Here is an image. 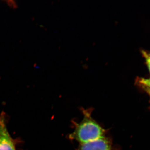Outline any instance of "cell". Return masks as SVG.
Listing matches in <instances>:
<instances>
[{
  "instance_id": "5b68a950",
  "label": "cell",
  "mask_w": 150,
  "mask_h": 150,
  "mask_svg": "<svg viewBox=\"0 0 150 150\" xmlns=\"http://www.w3.org/2000/svg\"><path fill=\"white\" fill-rule=\"evenodd\" d=\"M143 54L146 59L147 64L148 68H149L150 71V54H148L147 52L144 51H143Z\"/></svg>"
},
{
  "instance_id": "8992f818",
  "label": "cell",
  "mask_w": 150,
  "mask_h": 150,
  "mask_svg": "<svg viewBox=\"0 0 150 150\" xmlns=\"http://www.w3.org/2000/svg\"><path fill=\"white\" fill-rule=\"evenodd\" d=\"M142 87H144L145 90L147 92V93L149 94V95L150 96V88L146 87L144 86H142Z\"/></svg>"
},
{
  "instance_id": "277c9868",
  "label": "cell",
  "mask_w": 150,
  "mask_h": 150,
  "mask_svg": "<svg viewBox=\"0 0 150 150\" xmlns=\"http://www.w3.org/2000/svg\"><path fill=\"white\" fill-rule=\"evenodd\" d=\"M139 83L140 84L141 83L142 86H144L150 88V79H145L143 78L140 79Z\"/></svg>"
},
{
  "instance_id": "6da1fadb",
  "label": "cell",
  "mask_w": 150,
  "mask_h": 150,
  "mask_svg": "<svg viewBox=\"0 0 150 150\" xmlns=\"http://www.w3.org/2000/svg\"><path fill=\"white\" fill-rule=\"evenodd\" d=\"M83 119L76 124L74 130L69 136L70 139L83 144L104 137L105 130L91 117V110L83 109Z\"/></svg>"
},
{
  "instance_id": "7a4b0ae2",
  "label": "cell",
  "mask_w": 150,
  "mask_h": 150,
  "mask_svg": "<svg viewBox=\"0 0 150 150\" xmlns=\"http://www.w3.org/2000/svg\"><path fill=\"white\" fill-rule=\"evenodd\" d=\"M0 150H16L13 141L5 123L4 116H0Z\"/></svg>"
},
{
  "instance_id": "3957f363",
  "label": "cell",
  "mask_w": 150,
  "mask_h": 150,
  "mask_svg": "<svg viewBox=\"0 0 150 150\" xmlns=\"http://www.w3.org/2000/svg\"><path fill=\"white\" fill-rule=\"evenodd\" d=\"M76 150H112V144L105 137L81 144Z\"/></svg>"
}]
</instances>
